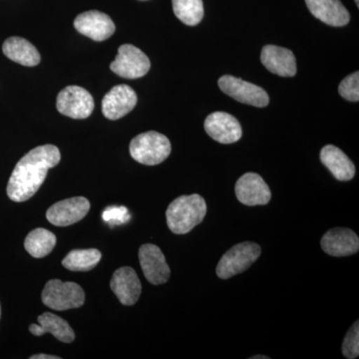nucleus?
I'll return each instance as SVG.
<instances>
[{"instance_id": "obj_1", "label": "nucleus", "mask_w": 359, "mask_h": 359, "mask_svg": "<svg viewBox=\"0 0 359 359\" xmlns=\"http://www.w3.org/2000/svg\"><path fill=\"white\" fill-rule=\"evenodd\" d=\"M60 160V151L56 146L48 144L32 149L21 158L9 178V199L16 203L29 200L44 183L49 170L57 166Z\"/></svg>"}, {"instance_id": "obj_2", "label": "nucleus", "mask_w": 359, "mask_h": 359, "mask_svg": "<svg viewBox=\"0 0 359 359\" xmlns=\"http://www.w3.org/2000/svg\"><path fill=\"white\" fill-rule=\"evenodd\" d=\"M205 214L207 204L202 196H181L168 207L167 224L176 235H185L204 221Z\"/></svg>"}, {"instance_id": "obj_3", "label": "nucleus", "mask_w": 359, "mask_h": 359, "mask_svg": "<svg viewBox=\"0 0 359 359\" xmlns=\"http://www.w3.org/2000/svg\"><path fill=\"white\" fill-rule=\"evenodd\" d=\"M130 154L140 164L155 166L164 162L171 154L172 147L165 135L149 131L135 137L130 143Z\"/></svg>"}, {"instance_id": "obj_4", "label": "nucleus", "mask_w": 359, "mask_h": 359, "mask_svg": "<svg viewBox=\"0 0 359 359\" xmlns=\"http://www.w3.org/2000/svg\"><path fill=\"white\" fill-rule=\"evenodd\" d=\"M45 306L54 311H68L83 306L84 290L77 283L51 280L45 285L41 294Z\"/></svg>"}, {"instance_id": "obj_5", "label": "nucleus", "mask_w": 359, "mask_h": 359, "mask_svg": "<svg viewBox=\"0 0 359 359\" xmlns=\"http://www.w3.org/2000/svg\"><path fill=\"white\" fill-rule=\"evenodd\" d=\"M262 249L256 243L244 242L233 245L219 259L217 276L222 280L244 273L259 259Z\"/></svg>"}, {"instance_id": "obj_6", "label": "nucleus", "mask_w": 359, "mask_h": 359, "mask_svg": "<svg viewBox=\"0 0 359 359\" xmlns=\"http://www.w3.org/2000/svg\"><path fill=\"white\" fill-rule=\"evenodd\" d=\"M151 67L148 56L132 44H123L118 49L110 68L118 76L137 79L145 76Z\"/></svg>"}, {"instance_id": "obj_7", "label": "nucleus", "mask_w": 359, "mask_h": 359, "mask_svg": "<svg viewBox=\"0 0 359 359\" xmlns=\"http://www.w3.org/2000/svg\"><path fill=\"white\" fill-rule=\"evenodd\" d=\"M218 84L224 94L238 102L259 108L269 105V97L262 87L244 81L241 78L224 75L219 78Z\"/></svg>"}, {"instance_id": "obj_8", "label": "nucleus", "mask_w": 359, "mask_h": 359, "mask_svg": "<svg viewBox=\"0 0 359 359\" xmlns=\"http://www.w3.org/2000/svg\"><path fill=\"white\" fill-rule=\"evenodd\" d=\"M94 99L87 90L68 86L58 94L56 107L61 114L73 119H86L94 110Z\"/></svg>"}, {"instance_id": "obj_9", "label": "nucleus", "mask_w": 359, "mask_h": 359, "mask_svg": "<svg viewBox=\"0 0 359 359\" xmlns=\"http://www.w3.org/2000/svg\"><path fill=\"white\" fill-rule=\"evenodd\" d=\"M139 261L142 271L149 283L159 285L166 283L171 276V269L166 257L159 247L152 244L142 245L139 250Z\"/></svg>"}, {"instance_id": "obj_10", "label": "nucleus", "mask_w": 359, "mask_h": 359, "mask_svg": "<svg viewBox=\"0 0 359 359\" xmlns=\"http://www.w3.org/2000/svg\"><path fill=\"white\" fill-rule=\"evenodd\" d=\"M90 202L84 197L70 198L52 205L46 212L49 223L56 226H68L86 217Z\"/></svg>"}, {"instance_id": "obj_11", "label": "nucleus", "mask_w": 359, "mask_h": 359, "mask_svg": "<svg viewBox=\"0 0 359 359\" xmlns=\"http://www.w3.org/2000/svg\"><path fill=\"white\" fill-rule=\"evenodd\" d=\"M74 27L84 36L101 42L114 34L116 27L109 15L98 11L79 14L74 20Z\"/></svg>"}, {"instance_id": "obj_12", "label": "nucleus", "mask_w": 359, "mask_h": 359, "mask_svg": "<svg viewBox=\"0 0 359 359\" xmlns=\"http://www.w3.org/2000/svg\"><path fill=\"white\" fill-rule=\"evenodd\" d=\"M138 102V97L128 85L121 84L113 87L104 96L102 113L107 119L118 120L134 109Z\"/></svg>"}, {"instance_id": "obj_13", "label": "nucleus", "mask_w": 359, "mask_h": 359, "mask_svg": "<svg viewBox=\"0 0 359 359\" xmlns=\"http://www.w3.org/2000/svg\"><path fill=\"white\" fill-rule=\"evenodd\" d=\"M205 130L212 139L221 144L236 143L243 135L240 122L226 112H214L208 116Z\"/></svg>"}, {"instance_id": "obj_14", "label": "nucleus", "mask_w": 359, "mask_h": 359, "mask_svg": "<svg viewBox=\"0 0 359 359\" xmlns=\"http://www.w3.org/2000/svg\"><path fill=\"white\" fill-rule=\"evenodd\" d=\"M236 196L245 205H264L271 199V192L264 179L256 173L243 175L235 186Z\"/></svg>"}, {"instance_id": "obj_15", "label": "nucleus", "mask_w": 359, "mask_h": 359, "mask_svg": "<svg viewBox=\"0 0 359 359\" xmlns=\"http://www.w3.org/2000/svg\"><path fill=\"white\" fill-rule=\"evenodd\" d=\"M320 245L330 256L348 257L358 252L359 238L351 229L335 228L323 235Z\"/></svg>"}, {"instance_id": "obj_16", "label": "nucleus", "mask_w": 359, "mask_h": 359, "mask_svg": "<svg viewBox=\"0 0 359 359\" xmlns=\"http://www.w3.org/2000/svg\"><path fill=\"white\" fill-rule=\"evenodd\" d=\"M111 290L124 306H133L138 302L142 285L135 269L130 266L118 269L110 283Z\"/></svg>"}, {"instance_id": "obj_17", "label": "nucleus", "mask_w": 359, "mask_h": 359, "mask_svg": "<svg viewBox=\"0 0 359 359\" xmlns=\"http://www.w3.org/2000/svg\"><path fill=\"white\" fill-rule=\"evenodd\" d=\"M261 61L266 69L278 76L292 77L297 74V60L289 49L266 45L262 50Z\"/></svg>"}, {"instance_id": "obj_18", "label": "nucleus", "mask_w": 359, "mask_h": 359, "mask_svg": "<svg viewBox=\"0 0 359 359\" xmlns=\"http://www.w3.org/2000/svg\"><path fill=\"white\" fill-rule=\"evenodd\" d=\"M314 18L325 25L341 27L351 20V15L340 0H306Z\"/></svg>"}, {"instance_id": "obj_19", "label": "nucleus", "mask_w": 359, "mask_h": 359, "mask_svg": "<svg viewBox=\"0 0 359 359\" xmlns=\"http://www.w3.org/2000/svg\"><path fill=\"white\" fill-rule=\"evenodd\" d=\"M320 161L339 181H351L355 175L353 161L334 145H327L321 149Z\"/></svg>"}, {"instance_id": "obj_20", "label": "nucleus", "mask_w": 359, "mask_h": 359, "mask_svg": "<svg viewBox=\"0 0 359 359\" xmlns=\"http://www.w3.org/2000/svg\"><path fill=\"white\" fill-rule=\"evenodd\" d=\"M39 325H33L29 327V332L35 337H41L45 334H50L65 344L74 341V330L68 325L67 321L60 316L50 313H44L37 318Z\"/></svg>"}, {"instance_id": "obj_21", "label": "nucleus", "mask_w": 359, "mask_h": 359, "mask_svg": "<svg viewBox=\"0 0 359 359\" xmlns=\"http://www.w3.org/2000/svg\"><path fill=\"white\" fill-rule=\"evenodd\" d=\"M4 55L18 65L33 67L39 65L41 57L34 45L21 37H11L2 45Z\"/></svg>"}, {"instance_id": "obj_22", "label": "nucleus", "mask_w": 359, "mask_h": 359, "mask_svg": "<svg viewBox=\"0 0 359 359\" xmlns=\"http://www.w3.org/2000/svg\"><path fill=\"white\" fill-rule=\"evenodd\" d=\"M56 245V237L46 229H35L28 233L25 241L26 252L35 259L48 256Z\"/></svg>"}, {"instance_id": "obj_23", "label": "nucleus", "mask_w": 359, "mask_h": 359, "mask_svg": "<svg viewBox=\"0 0 359 359\" xmlns=\"http://www.w3.org/2000/svg\"><path fill=\"white\" fill-rule=\"evenodd\" d=\"M101 252L96 249L74 250L62 261V266L72 271H89L100 262Z\"/></svg>"}, {"instance_id": "obj_24", "label": "nucleus", "mask_w": 359, "mask_h": 359, "mask_svg": "<svg viewBox=\"0 0 359 359\" xmlns=\"http://www.w3.org/2000/svg\"><path fill=\"white\" fill-rule=\"evenodd\" d=\"M175 15L184 25L196 26L204 18L203 0H172Z\"/></svg>"}, {"instance_id": "obj_25", "label": "nucleus", "mask_w": 359, "mask_h": 359, "mask_svg": "<svg viewBox=\"0 0 359 359\" xmlns=\"http://www.w3.org/2000/svg\"><path fill=\"white\" fill-rule=\"evenodd\" d=\"M358 321L353 323L347 332L342 342V354L348 359L358 358L359 355V325Z\"/></svg>"}, {"instance_id": "obj_26", "label": "nucleus", "mask_w": 359, "mask_h": 359, "mask_svg": "<svg viewBox=\"0 0 359 359\" xmlns=\"http://www.w3.org/2000/svg\"><path fill=\"white\" fill-rule=\"evenodd\" d=\"M339 92L340 95L351 102L359 101V73L358 71L342 80L339 84Z\"/></svg>"}, {"instance_id": "obj_27", "label": "nucleus", "mask_w": 359, "mask_h": 359, "mask_svg": "<svg viewBox=\"0 0 359 359\" xmlns=\"http://www.w3.org/2000/svg\"><path fill=\"white\" fill-rule=\"evenodd\" d=\"M103 219L110 224L111 226L121 224L129 221L128 210L125 207H109L104 211Z\"/></svg>"}, {"instance_id": "obj_28", "label": "nucleus", "mask_w": 359, "mask_h": 359, "mask_svg": "<svg viewBox=\"0 0 359 359\" xmlns=\"http://www.w3.org/2000/svg\"><path fill=\"white\" fill-rule=\"evenodd\" d=\"M30 359H60L58 356L49 355V354H36V355L30 356Z\"/></svg>"}, {"instance_id": "obj_29", "label": "nucleus", "mask_w": 359, "mask_h": 359, "mask_svg": "<svg viewBox=\"0 0 359 359\" xmlns=\"http://www.w3.org/2000/svg\"><path fill=\"white\" fill-rule=\"evenodd\" d=\"M252 359H269L268 356H262V355H257V356H252V358H250Z\"/></svg>"}, {"instance_id": "obj_30", "label": "nucleus", "mask_w": 359, "mask_h": 359, "mask_svg": "<svg viewBox=\"0 0 359 359\" xmlns=\"http://www.w3.org/2000/svg\"><path fill=\"white\" fill-rule=\"evenodd\" d=\"M354 1H355L356 6H358V7L359 6V0H354Z\"/></svg>"}, {"instance_id": "obj_31", "label": "nucleus", "mask_w": 359, "mask_h": 359, "mask_svg": "<svg viewBox=\"0 0 359 359\" xmlns=\"http://www.w3.org/2000/svg\"><path fill=\"white\" fill-rule=\"evenodd\" d=\"M0 316H1V309H0Z\"/></svg>"}, {"instance_id": "obj_32", "label": "nucleus", "mask_w": 359, "mask_h": 359, "mask_svg": "<svg viewBox=\"0 0 359 359\" xmlns=\"http://www.w3.org/2000/svg\"><path fill=\"white\" fill-rule=\"evenodd\" d=\"M141 1H145V0H141Z\"/></svg>"}]
</instances>
